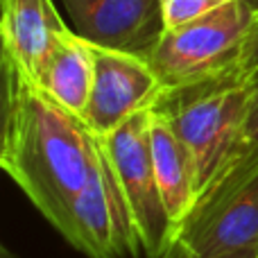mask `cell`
<instances>
[{"instance_id":"9a60e30c","label":"cell","mask_w":258,"mask_h":258,"mask_svg":"<svg viewBox=\"0 0 258 258\" xmlns=\"http://www.w3.org/2000/svg\"><path fill=\"white\" fill-rule=\"evenodd\" d=\"M247 143L258 145V73L254 75V104H251L249 125H247Z\"/></svg>"},{"instance_id":"9c48e42d","label":"cell","mask_w":258,"mask_h":258,"mask_svg":"<svg viewBox=\"0 0 258 258\" xmlns=\"http://www.w3.org/2000/svg\"><path fill=\"white\" fill-rule=\"evenodd\" d=\"M32 80L66 111L82 118L93 86V45L73 27L66 30L43 54Z\"/></svg>"},{"instance_id":"5bb4252c","label":"cell","mask_w":258,"mask_h":258,"mask_svg":"<svg viewBox=\"0 0 258 258\" xmlns=\"http://www.w3.org/2000/svg\"><path fill=\"white\" fill-rule=\"evenodd\" d=\"M242 68H245L247 73H251V75L258 73V7L254 14V30H251V39H249V45H247Z\"/></svg>"},{"instance_id":"7c38bea8","label":"cell","mask_w":258,"mask_h":258,"mask_svg":"<svg viewBox=\"0 0 258 258\" xmlns=\"http://www.w3.org/2000/svg\"><path fill=\"white\" fill-rule=\"evenodd\" d=\"M229 3H236V0H163L161 12H163L165 30H174L192 21H200Z\"/></svg>"},{"instance_id":"277c9868","label":"cell","mask_w":258,"mask_h":258,"mask_svg":"<svg viewBox=\"0 0 258 258\" xmlns=\"http://www.w3.org/2000/svg\"><path fill=\"white\" fill-rule=\"evenodd\" d=\"M174 240L202 256L258 249V145L238 154L195 197Z\"/></svg>"},{"instance_id":"5b68a950","label":"cell","mask_w":258,"mask_h":258,"mask_svg":"<svg viewBox=\"0 0 258 258\" xmlns=\"http://www.w3.org/2000/svg\"><path fill=\"white\" fill-rule=\"evenodd\" d=\"M150 127L152 109L129 118L109 136L95 138L125 195L141 251L150 258H161L174 240L177 227L168 215L156 179Z\"/></svg>"},{"instance_id":"ba28073f","label":"cell","mask_w":258,"mask_h":258,"mask_svg":"<svg viewBox=\"0 0 258 258\" xmlns=\"http://www.w3.org/2000/svg\"><path fill=\"white\" fill-rule=\"evenodd\" d=\"M73 30L89 43L147 59L165 32L163 0H61Z\"/></svg>"},{"instance_id":"6da1fadb","label":"cell","mask_w":258,"mask_h":258,"mask_svg":"<svg viewBox=\"0 0 258 258\" xmlns=\"http://www.w3.org/2000/svg\"><path fill=\"white\" fill-rule=\"evenodd\" d=\"M5 120L0 165L50 224L86 186L98 141L82 118L66 111L25 71L3 59Z\"/></svg>"},{"instance_id":"8992f818","label":"cell","mask_w":258,"mask_h":258,"mask_svg":"<svg viewBox=\"0 0 258 258\" xmlns=\"http://www.w3.org/2000/svg\"><path fill=\"white\" fill-rule=\"evenodd\" d=\"M54 229L89 258H127L141 251L125 195L100 143L89 181L68 202Z\"/></svg>"},{"instance_id":"2e32d148","label":"cell","mask_w":258,"mask_h":258,"mask_svg":"<svg viewBox=\"0 0 258 258\" xmlns=\"http://www.w3.org/2000/svg\"><path fill=\"white\" fill-rule=\"evenodd\" d=\"M249 3H251V5H254V7H258V0H249Z\"/></svg>"},{"instance_id":"8fae6325","label":"cell","mask_w":258,"mask_h":258,"mask_svg":"<svg viewBox=\"0 0 258 258\" xmlns=\"http://www.w3.org/2000/svg\"><path fill=\"white\" fill-rule=\"evenodd\" d=\"M152 156L159 179V188L163 195V204L168 209L170 220L179 227L186 213L190 211L197 197V172L195 161L186 143L174 134V129L152 111ZM177 233V231H174Z\"/></svg>"},{"instance_id":"7a4b0ae2","label":"cell","mask_w":258,"mask_h":258,"mask_svg":"<svg viewBox=\"0 0 258 258\" xmlns=\"http://www.w3.org/2000/svg\"><path fill=\"white\" fill-rule=\"evenodd\" d=\"M254 75L247 71L165 89L152 111L186 143L195 161L197 195L247 143Z\"/></svg>"},{"instance_id":"30bf717a","label":"cell","mask_w":258,"mask_h":258,"mask_svg":"<svg viewBox=\"0 0 258 258\" xmlns=\"http://www.w3.org/2000/svg\"><path fill=\"white\" fill-rule=\"evenodd\" d=\"M71 30L52 0H3V59L34 75L39 61L59 34Z\"/></svg>"},{"instance_id":"3957f363","label":"cell","mask_w":258,"mask_h":258,"mask_svg":"<svg viewBox=\"0 0 258 258\" xmlns=\"http://www.w3.org/2000/svg\"><path fill=\"white\" fill-rule=\"evenodd\" d=\"M254 14L249 0H236L200 21L165 30L147 57L163 91L245 71Z\"/></svg>"},{"instance_id":"52a82bcc","label":"cell","mask_w":258,"mask_h":258,"mask_svg":"<svg viewBox=\"0 0 258 258\" xmlns=\"http://www.w3.org/2000/svg\"><path fill=\"white\" fill-rule=\"evenodd\" d=\"M161 93L163 86L147 59L93 45V86L82 120L93 136H109L129 118L154 109Z\"/></svg>"},{"instance_id":"4fadbf2b","label":"cell","mask_w":258,"mask_h":258,"mask_svg":"<svg viewBox=\"0 0 258 258\" xmlns=\"http://www.w3.org/2000/svg\"><path fill=\"white\" fill-rule=\"evenodd\" d=\"M161 258H258V249H240V251H229V254H218V256H202L197 251L188 249L183 242L172 240Z\"/></svg>"}]
</instances>
